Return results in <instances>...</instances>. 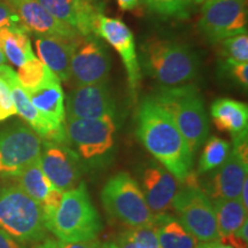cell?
Here are the masks:
<instances>
[{
    "mask_svg": "<svg viewBox=\"0 0 248 248\" xmlns=\"http://www.w3.org/2000/svg\"><path fill=\"white\" fill-rule=\"evenodd\" d=\"M137 136L145 148L178 182L192 175L193 153L171 116L152 98L144 99L137 114Z\"/></svg>",
    "mask_w": 248,
    "mask_h": 248,
    "instance_id": "6da1fadb",
    "label": "cell"
},
{
    "mask_svg": "<svg viewBox=\"0 0 248 248\" xmlns=\"http://www.w3.org/2000/svg\"><path fill=\"white\" fill-rule=\"evenodd\" d=\"M138 60L145 73L166 88L184 85L194 79L200 67L197 52L168 39H148L141 45Z\"/></svg>",
    "mask_w": 248,
    "mask_h": 248,
    "instance_id": "7a4b0ae2",
    "label": "cell"
},
{
    "mask_svg": "<svg viewBox=\"0 0 248 248\" xmlns=\"http://www.w3.org/2000/svg\"><path fill=\"white\" fill-rule=\"evenodd\" d=\"M45 225L57 239L66 243L97 239L102 222L84 183L63 192L58 208L45 218Z\"/></svg>",
    "mask_w": 248,
    "mask_h": 248,
    "instance_id": "3957f363",
    "label": "cell"
},
{
    "mask_svg": "<svg viewBox=\"0 0 248 248\" xmlns=\"http://www.w3.org/2000/svg\"><path fill=\"white\" fill-rule=\"evenodd\" d=\"M151 98L171 116L194 154L209 135L208 116L199 89L193 84L163 86Z\"/></svg>",
    "mask_w": 248,
    "mask_h": 248,
    "instance_id": "277c9868",
    "label": "cell"
},
{
    "mask_svg": "<svg viewBox=\"0 0 248 248\" xmlns=\"http://www.w3.org/2000/svg\"><path fill=\"white\" fill-rule=\"evenodd\" d=\"M0 229L23 245L39 243L48 232L40 204L18 185L0 191Z\"/></svg>",
    "mask_w": 248,
    "mask_h": 248,
    "instance_id": "5b68a950",
    "label": "cell"
},
{
    "mask_svg": "<svg viewBox=\"0 0 248 248\" xmlns=\"http://www.w3.org/2000/svg\"><path fill=\"white\" fill-rule=\"evenodd\" d=\"M106 212L130 229L153 225L155 215L148 208L138 182L128 172L108 179L101 192Z\"/></svg>",
    "mask_w": 248,
    "mask_h": 248,
    "instance_id": "8992f818",
    "label": "cell"
},
{
    "mask_svg": "<svg viewBox=\"0 0 248 248\" xmlns=\"http://www.w3.org/2000/svg\"><path fill=\"white\" fill-rule=\"evenodd\" d=\"M67 140L73 145L79 159L97 167L106 162L115 145L117 124L115 116L82 120L66 119Z\"/></svg>",
    "mask_w": 248,
    "mask_h": 248,
    "instance_id": "52a82bcc",
    "label": "cell"
},
{
    "mask_svg": "<svg viewBox=\"0 0 248 248\" xmlns=\"http://www.w3.org/2000/svg\"><path fill=\"white\" fill-rule=\"evenodd\" d=\"M172 201L178 221L200 243L219 240L216 215L212 200L198 186L191 175Z\"/></svg>",
    "mask_w": 248,
    "mask_h": 248,
    "instance_id": "ba28073f",
    "label": "cell"
},
{
    "mask_svg": "<svg viewBox=\"0 0 248 248\" xmlns=\"http://www.w3.org/2000/svg\"><path fill=\"white\" fill-rule=\"evenodd\" d=\"M42 139L30 126L16 123L0 130V176L16 178L39 159Z\"/></svg>",
    "mask_w": 248,
    "mask_h": 248,
    "instance_id": "9c48e42d",
    "label": "cell"
},
{
    "mask_svg": "<svg viewBox=\"0 0 248 248\" xmlns=\"http://www.w3.org/2000/svg\"><path fill=\"white\" fill-rule=\"evenodd\" d=\"M199 28L212 43L247 33L246 0H216L202 4Z\"/></svg>",
    "mask_w": 248,
    "mask_h": 248,
    "instance_id": "30bf717a",
    "label": "cell"
},
{
    "mask_svg": "<svg viewBox=\"0 0 248 248\" xmlns=\"http://www.w3.org/2000/svg\"><path fill=\"white\" fill-rule=\"evenodd\" d=\"M111 67L110 57L97 36H80L70 61V80L76 86L106 83Z\"/></svg>",
    "mask_w": 248,
    "mask_h": 248,
    "instance_id": "8fae6325",
    "label": "cell"
},
{
    "mask_svg": "<svg viewBox=\"0 0 248 248\" xmlns=\"http://www.w3.org/2000/svg\"><path fill=\"white\" fill-rule=\"evenodd\" d=\"M39 163L52 185L62 192L73 190L82 183L84 175L82 160L73 148L66 145L43 141Z\"/></svg>",
    "mask_w": 248,
    "mask_h": 248,
    "instance_id": "7c38bea8",
    "label": "cell"
},
{
    "mask_svg": "<svg viewBox=\"0 0 248 248\" xmlns=\"http://www.w3.org/2000/svg\"><path fill=\"white\" fill-rule=\"evenodd\" d=\"M94 33L99 38L106 40L119 53L125 67L130 90L133 98H136L141 79V71L136 51L135 36L130 28L120 18L107 17L100 14L95 23Z\"/></svg>",
    "mask_w": 248,
    "mask_h": 248,
    "instance_id": "4fadbf2b",
    "label": "cell"
},
{
    "mask_svg": "<svg viewBox=\"0 0 248 248\" xmlns=\"http://www.w3.org/2000/svg\"><path fill=\"white\" fill-rule=\"evenodd\" d=\"M0 79H2L8 86L11 92L12 99H13L16 114H18L26 122L29 124L30 128L35 131L40 138L44 140L60 142L64 144L67 141L66 129L54 125L48 122L35 106L31 104L29 97H28L26 90L18 82L16 73L7 64L0 66Z\"/></svg>",
    "mask_w": 248,
    "mask_h": 248,
    "instance_id": "5bb4252c",
    "label": "cell"
},
{
    "mask_svg": "<svg viewBox=\"0 0 248 248\" xmlns=\"http://www.w3.org/2000/svg\"><path fill=\"white\" fill-rule=\"evenodd\" d=\"M66 119L92 120L115 116L116 104L107 82L76 86L67 97Z\"/></svg>",
    "mask_w": 248,
    "mask_h": 248,
    "instance_id": "9a60e30c",
    "label": "cell"
},
{
    "mask_svg": "<svg viewBox=\"0 0 248 248\" xmlns=\"http://www.w3.org/2000/svg\"><path fill=\"white\" fill-rule=\"evenodd\" d=\"M142 194L148 208L154 215L168 213L178 191V181L162 164L148 163L139 172Z\"/></svg>",
    "mask_w": 248,
    "mask_h": 248,
    "instance_id": "2e32d148",
    "label": "cell"
},
{
    "mask_svg": "<svg viewBox=\"0 0 248 248\" xmlns=\"http://www.w3.org/2000/svg\"><path fill=\"white\" fill-rule=\"evenodd\" d=\"M4 1L17 15L23 27L28 31H33L36 35L53 36L67 40H75L80 37L78 31L52 16L37 0Z\"/></svg>",
    "mask_w": 248,
    "mask_h": 248,
    "instance_id": "e0dca14e",
    "label": "cell"
},
{
    "mask_svg": "<svg viewBox=\"0 0 248 248\" xmlns=\"http://www.w3.org/2000/svg\"><path fill=\"white\" fill-rule=\"evenodd\" d=\"M248 178V159L232 147L225 162L213 170L204 185V193L212 201L238 199L245 179Z\"/></svg>",
    "mask_w": 248,
    "mask_h": 248,
    "instance_id": "ac0fdd59",
    "label": "cell"
},
{
    "mask_svg": "<svg viewBox=\"0 0 248 248\" xmlns=\"http://www.w3.org/2000/svg\"><path fill=\"white\" fill-rule=\"evenodd\" d=\"M20 186L29 197L37 201L44 212V217L51 215L62 200L63 192L54 187L40 167L39 159L30 163L16 177Z\"/></svg>",
    "mask_w": 248,
    "mask_h": 248,
    "instance_id": "d6986e66",
    "label": "cell"
},
{
    "mask_svg": "<svg viewBox=\"0 0 248 248\" xmlns=\"http://www.w3.org/2000/svg\"><path fill=\"white\" fill-rule=\"evenodd\" d=\"M26 92L31 104L48 122L63 128L66 122L64 95L57 75L51 73L39 86Z\"/></svg>",
    "mask_w": 248,
    "mask_h": 248,
    "instance_id": "ffe728a7",
    "label": "cell"
},
{
    "mask_svg": "<svg viewBox=\"0 0 248 248\" xmlns=\"http://www.w3.org/2000/svg\"><path fill=\"white\" fill-rule=\"evenodd\" d=\"M77 39L36 35V48L40 61L62 82L70 80V61Z\"/></svg>",
    "mask_w": 248,
    "mask_h": 248,
    "instance_id": "44dd1931",
    "label": "cell"
},
{
    "mask_svg": "<svg viewBox=\"0 0 248 248\" xmlns=\"http://www.w3.org/2000/svg\"><path fill=\"white\" fill-rule=\"evenodd\" d=\"M210 115L216 128L230 132L232 138L247 135L248 107L244 102L229 98L217 99L210 107Z\"/></svg>",
    "mask_w": 248,
    "mask_h": 248,
    "instance_id": "7402d4cb",
    "label": "cell"
},
{
    "mask_svg": "<svg viewBox=\"0 0 248 248\" xmlns=\"http://www.w3.org/2000/svg\"><path fill=\"white\" fill-rule=\"evenodd\" d=\"M153 226L160 248H198L200 241L183 226L176 216L170 214L155 215Z\"/></svg>",
    "mask_w": 248,
    "mask_h": 248,
    "instance_id": "603a6c76",
    "label": "cell"
},
{
    "mask_svg": "<svg viewBox=\"0 0 248 248\" xmlns=\"http://www.w3.org/2000/svg\"><path fill=\"white\" fill-rule=\"evenodd\" d=\"M0 40L6 59L17 68L36 57L31 48L28 30L22 24L0 29Z\"/></svg>",
    "mask_w": 248,
    "mask_h": 248,
    "instance_id": "cb8c5ba5",
    "label": "cell"
},
{
    "mask_svg": "<svg viewBox=\"0 0 248 248\" xmlns=\"http://www.w3.org/2000/svg\"><path fill=\"white\" fill-rule=\"evenodd\" d=\"M215 210L219 239L235 233L247 221V210L239 199H217L212 201Z\"/></svg>",
    "mask_w": 248,
    "mask_h": 248,
    "instance_id": "d4e9b609",
    "label": "cell"
},
{
    "mask_svg": "<svg viewBox=\"0 0 248 248\" xmlns=\"http://www.w3.org/2000/svg\"><path fill=\"white\" fill-rule=\"evenodd\" d=\"M206 141L199 160L198 173H206L217 169L225 162L231 152L230 144L224 139L212 137Z\"/></svg>",
    "mask_w": 248,
    "mask_h": 248,
    "instance_id": "484cf974",
    "label": "cell"
},
{
    "mask_svg": "<svg viewBox=\"0 0 248 248\" xmlns=\"http://www.w3.org/2000/svg\"><path fill=\"white\" fill-rule=\"evenodd\" d=\"M51 73L52 71L38 58L35 57L18 67L16 76L22 88L26 91H29L42 84Z\"/></svg>",
    "mask_w": 248,
    "mask_h": 248,
    "instance_id": "4316f807",
    "label": "cell"
},
{
    "mask_svg": "<svg viewBox=\"0 0 248 248\" xmlns=\"http://www.w3.org/2000/svg\"><path fill=\"white\" fill-rule=\"evenodd\" d=\"M60 22L77 30V13L80 0H37Z\"/></svg>",
    "mask_w": 248,
    "mask_h": 248,
    "instance_id": "83f0119b",
    "label": "cell"
},
{
    "mask_svg": "<svg viewBox=\"0 0 248 248\" xmlns=\"http://www.w3.org/2000/svg\"><path fill=\"white\" fill-rule=\"evenodd\" d=\"M224 62H241L248 61V36L247 33H239L219 42Z\"/></svg>",
    "mask_w": 248,
    "mask_h": 248,
    "instance_id": "f1b7e54d",
    "label": "cell"
},
{
    "mask_svg": "<svg viewBox=\"0 0 248 248\" xmlns=\"http://www.w3.org/2000/svg\"><path fill=\"white\" fill-rule=\"evenodd\" d=\"M151 11L162 16H185L192 0H142Z\"/></svg>",
    "mask_w": 248,
    "mask_h": 248,
    "instance_id": "f546056e",
    "label": "cell"
},
{
    "mask_svg": "<svg viewBox=\"0 0 248 248\" xmlns=\"http://www.w3.org/2000/svg\"><path fill=\"white\" fill-rule=\"evenodd\" d=\"M32 248H107V245L101 244L97 239L88 241H77V243H66L55 238H45L33 245Z\"/></svg>",
    "mask_w": 248,
    "mask_h": 248,
    "instance_id": "4dcf8cb0",
    "label": "cell"
},
{
    "mask_svg": "<svg viewBox=\"0 0 248 248\" xmlns=\"http://www.w3.org/2000/svg\"><path fill=\"white\" fill-rule=\"evenodd\" d=\"M130 232L138 248H160L153 225L130 229Z\"/></svg>",
    "mask_w": 248,
    "mask_h": 248,
    "instance_id": "1f68e13d",
    "label": "cell"
},
{
    "mask_svg": "<svg viewBox=\"0 0 248 248\" xmlns=\"http://www.w3.org/2000/svg\"><path fill=\"white\" fill-rule=\"evenodd\" d=\"M16 114L13 99L8 86L2 79H0V121H4L8 117Z\"/></svg>",
    "mask_w": 248,
    "mask_h": 248,
    "instance_id": "d6a6232c",
    "label": "cell"
},
{
    "mask_svg": "<svg viewBox=\"0 0 248 248\" xmlns=\"http://www.w3.org/2000/svg\"><path fill=\"white\" fill-rule=\"evenodd\" d=\"M224 69L230 74L235 82L239 83L243 88L247 89L248 86V63H234V62H224Z\"/></svg>",
    "mask_w": 248,
    "mask_h": 248,
    "instance_id": "836d02e7",
    "label": "cell"
},
{
    "mask_svg": "<svg viewBox=\"0 0 248 248\" xmlns=\"http://www.w3.org/2000/svg\"><path fill=\"white\" fill-rule=\"evenodd\" d=\"M20 24L22 23H21L17 15L9 8V6L6 4L4 0H0V29L6 27L20 26Z\"/></svg>",
    "mask_w": 248,
    "mask_h": 248,
    "instance_id": "e575fe53",
    "label": "cell"
},
{
    "mask_svg": "<svg viewBox=\"0 0 248 248\" xmlns=\"http://www.w3.org/2000/svg\"><path fill=\"white\" fill-rule=\"evenodd\" d=\"M0 248H26V246L0 229Z\"/></svg>",
    "mask_w": 248,
    "mask_h": 248,
    "instance_id": "d590c367",
    "label": "cell"
},
{
    "mask_svg": "<svg viewBox=\"0 0 248 248\" xmlns=\"http://www.w3.org/2000/svg\"><path fill=\"white\" fill-rule=\"evenodd\" d=\"M139 2L140 0H117V4L122 11H133L138 7Z\"/></svg>",
    "mask_w": 248,
    "mask_h": 248,
    "instance_id": "8d00e7d4",
    "label": "cell"
},
{
    "mask_svg": "<svg viewBox=\"0 0 248 248\" xmlns=\"http://www.w3.org/2000/svg\"><path fill=\"white\" fill-rule=\"evenodd\" d=\"M247 193H248V178L245 179L243 187H241L239 198L238 199L240 200V202L243 203V206L245 208L248 209V199H247Z\"/></svg>",
    "mask_w": 248,
    "mask_h": 248,
    "instance_id": "74e56055",
    "label": "cell"
},
{
    "mask_svg": "<svg viewBox=\"0 0 248 248\" xmlns=\"http://www.w3.org/2000/svg\"><path fill=\"white\" fill-rule=\"evenodd\" d=\"M198 248H232L229 245H225L221 243L219 240L216 241H209V243H200Z\"/></svg>",
    "mask_w": 248,
    "mask_h": 248,
    "instance_id": "f35d334b",
    "label": "cell"
},
{
    "mask_svg": "<svg viewBox=\"0 0 248 248\" xmlns=\"http://www.w3.org/2000/svg\"><path fill=\"white\" fill-rule=\"evenodd\" d=\"M6 60H7V59H6L4 52H2V49L0 48V66H1V64H5Z\"/></svg>",
    "mask_w": 248,
    "mask_h": 248,
    "instance_id": "ab89813d",
    "label": "cell"
},
{
    "mask_svg": "<svg viewBox=\"0 0 248 248\" xmlns=\"http://www.w3.org/2000/svg\"><path fill=\"white\" fill-rule=\"evenodd\" d=\"M192 1L195 2V4H206V2H210V1H216V0H192Z\"/></svg>",
    "mask_w": 248,
    "mask_h": 248,
    "instance_id": "60d3db41",
    "label": "cell"
},
{
    "mask_svg": "<svg viewBox=\"0 0 248 248\" xmlns=\"http://www.w3.org/2000/svg\"><path fill=\"white\" fill-rule=\"evenodd\" d=\"M84 1L89 2V4H92V5H95V6H98V2H99V0H84Z\"/></svg>",
    "mask_w": 248,
    "mask_h": 248,
    "instance_id": "b9f144b4",
    "label": "cell"
},
{
    "mask_svg": "<svg viewBox=\"0 0 248 248\" xmlns=\"http://www.w3.org/2000/svg\"><path fill=\"white\" fill-rule=\"evenodd\" d=\"M107 248H117V247L115 246V244H109L107 245Z\"/></svg>",
    "mask_w": 248,
    "mask_h": 248,
    "instance_id": "7bdbcfd3",
    "label": "cell"
},
{
    "mask_svg": "<svg viewBox=\"0 0 248 248\" xmlns=\"http://www.w3.org/2000/svg\"><path fill=\"white\" fill-rule=\"evenodd\" d=\"M0 191H1V188H0Z\"/></svg>",
    "mask_w": 248,
    "mask_h": 248,
    "instance_id": "ee69618b",
    "label": "cell"
}]
</instances>
